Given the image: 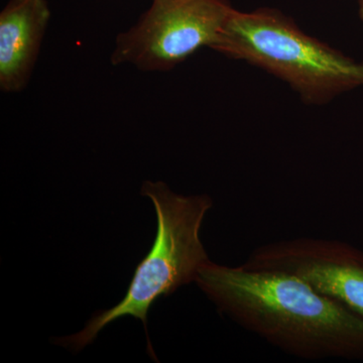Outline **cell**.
<instances>
[{
    "label": "cell",
    "mask_w": 363,
    "mask_h": 363,
    "mask_svg": "<svg viewBox=\"0 0 363 363\" xmlns=\"http://www.w3.org/2000/svg\"><path fill=\"white\" fill-rule=\"evenodd\" d=\"M195 283L219 311L288 354L363 362V319L302 279L210 260Z\"/></svg>",
    "instance_id": "obj_1"
},
{
    "label": "cell",
    "mask_w": 363,
    "mask_h": 363,
    "mask_svg": "<svg viewBox=\"0 0 363 363\" xmlns=\"http://www.w3.org/2000/svg\"><path fill=\"white\" fill-rule=\"evenodd\" d=\"M211 49L272 74L308 105L363 88V61L308 35L278 9H234Z\"/></svg>",
    "instance_id": "obj_2"
},
{
    "label": "cell",
    "mask_w": 363,
    "mask_h": 363,
    "mask_svg": "<svg viewBox=\"0 0 363 363\" xmlns=\"http://www.w3.org/2000/svg\"><path fill=\"white\" fill-rule=\"evenodd\" d=\"M142 195L152 200L157 212L154 245L136 267L123 300L111 309L96 313L79 333L55 339L62 346L82 350L107 325L124 316L140 320L147 331L152 305L195 281L210 262L200 238L203 221L213 206L209 196L176 194L162 182L152 181L143 183Z\"/></svg>",
    "instance_id": "obj_3"
},
{
    "label": "cell",
    "mask_w": 363,
    "mask_h": 363,
    "mask_svg": "<svg viewBox=\"0 0 363 363\" xmlns=\"http://www.w3.org/2000/svg\"><path fill=\"white\" fill-rule=\"evenodd\" d=\"M234 7L227 0H152L135 26L117 35L112 65L167 72L215 44Z\"/></svg>",
    "instance_id": "obj_4"
},
{
    "label": "cell",
    "mask_w": 363,
    "mask_h": 363,
    "mask_svg": "<svg viewBox=\"0 0 363 363\" xmlns=\"http://www.w3.org/2000/svg\"><path fill=\"white\" fill-rule=\"evenodd\" d=\"M292 274L363 319V252L343 241L297 238L255 248L241 264Z\"/></svg>",
    "instance_id": "obj_5"
},
{
    "label": "cell",
    "mask_w": 363,
    "mask_h": 363,
    "mask_svg": "<svg viewBox=\"0 0 363 363\" xmlns=\"http://www.w3.org/2000/svg\"><path fill=\"white\" fill-rule=\"evenodd\" d=\"M51 20L47 0H9L0 13V89L21 92L33 69Z\"/></svg>",
    "instance_id": "obj_6"
},
{
    "label": "cell",
    "mask_w": 363,
    "mask_h": 363,
    "mask_svg": "<svg viewBox=\"0 0 363 363\" xmlns=\"http://www.w3.org/2000/svg\"><path fill=\"white\" fill-rule=\"evenodd\" d=\"M358 16L363 26V0H357Z\"/></svg>",
    "instance_id": "obj_7"
}]
</instances>
